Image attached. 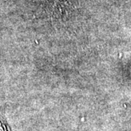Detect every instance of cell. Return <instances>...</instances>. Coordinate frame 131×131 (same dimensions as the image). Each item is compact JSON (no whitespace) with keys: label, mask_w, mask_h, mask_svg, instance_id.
Returning a JSON list of instances; mask_svg holds the SVG:
<instances>
[{"label":"cell","mask_w":131,"mask_h":131,"mask_svg":"<svg viewBox=\"0 0 131 131\" xmlns=\"http://www.w3.org/2000/svg\"><path fill=\"white\" fill-rule=\"evenodd\" d=\"M0 131H13L5 114V108L0 106Z\"/></svg>","instance_id":"obj_1"}]
</instances>
